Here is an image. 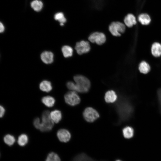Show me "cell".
Masks as SVG:
<instances>
[{"label": "cell", "mask_w": 161, "mask_h": 161, "mask_svg": "<svg viewBox=\"0 0 161 161\" xmlns=\"http://www.w3.org/2000/svg\"><path fill=\"white\" fill-rule=\"evenodd\" d=\"M64 99L67 104L72 106L78 104L80 101L76 92L72 91L68 92L65 94Z\"/></svg>", "instance_id": "4"}, {"label": "cell", "mask_w": 161, "mask_h": 161, "mask_svg": "<svg viewBox=\"0 0 161 161\" xmlns=\"http://www.w3.org/2000/svg\"><path fill=\"white\" fill-rule=\"evenodd\" d=\"M41 58L45 64H50L53 61L54 55L51 52L45 51L41 53Z\"/></svg>", "instance_id": "9"}, {"label": "cell", "mask_w": 161, "mask_h": 161, "mask_svg": "<svg viewBox=\"0 0 161 161\" xmlns=\"http://www.w3.org/2000/svg\"><path fill=\"white\" fill-rule=\"evenodd\" d=\"M47 159L51 161H61V160L58 155L54 152L50 153L48 155Z\"/></svg>", "instance_id": "24"}, {"label": "cell", "mask_w": 161, "mask_h": 161, "mask_svg": "<svg viewBox=\"0 0 161 161\" xmlns=\"http://www.w3.org/2000/svg\"><path fill=\"white\" fill-rule=\"evenodd\" d=\"M88 39L92 43L100 45L105 42L106 37L103 33L95 32L90 34L88 37Z\"/></svg>", "instance_id": "6"}, {"label": "cell", "mask_w": 161, "mask_h": 161, "mask_svg": "<svg viewBox=\"0 0 161 161\" xmlns=\"http://www.w3.org/2000/svg\"><path fill=\"white\" fill-rule=\"evenodd\" d=\"M28 138L27 136L25 134L20 135L18 137V143L19 145L24 146L27 143Z\"/></svg>", "instance_id": "22"}, {"label": "cell", "mask_w": 161, "mask_h": 161, "mask_svg": "<svg viewBox=\"0 0 161 161\" xmlns=\"http://www.w3.org/2000/svg\"><path fill=\"white\" fill-rule=\"evenodd\" d=\"M85 120L89 122H93L99 117L98 112L95 109L91 107L86 108L83 114Z\"/></svg>", "instance_id": "5"}, {"label": "cell", "mask_w": 161, "mask_h": 161, "mask_svg": "<svg viewBox=\"0 0 161 161\" xmlns=\"http://www.w3.org/2000/svg\"><path fill=\"white\" fill-rule=\"evenodd\" d=\"M123 132L124 137L126 138H130L133 135V130L130 127L128 126L125 128L123 129Z\"/></svg>", "instance_id": "21"}, {"label": "cell", "mask_w": 161, "mask_h": 161, "mask_svg": "<svg viewBox=\"0 0 161 161\" xmlns=\"http://www.w3.org/2000/svg\"><path fill=\"white\" fill-rule=\"evenodd\" d=\"M76 86V92L81 93L87 92L90 87V83L86 77L77 75L74 77Z\"/></svg>", "instance_id": "1"}, {"label": "cell", "mask_w": 161, "mask_h": 161, "mask_svg": "<svg viewBox=\"0 0 161 161\" xmlns=\"http://www.w3.org/2000/svg\"><path fill=\"white\" fill-rule=\"evenodd\" d=\"M126 28L125 25L119 21L112 22L109 27L111 33L115 36H120L122 33L124 32Z\"/></svg>", "instance_id": "3"}, {"label": "cell", "mask_w": 161, "mask_h": 161, "mask_svg": "<svg viewBox=\"0 0 161 161\" xmlns=\"http://www.w3.org/2000/svg\"><path fill=\"white\" fill-rule=\"evenodd\" d=\"M5 29V26L1 22L0 23V32L1 33L3 32Z\"/></svg>", "instance_id": "27"}, {"label": "cell", "mask_w": 161, "mask_h": 161, "mask_svg": "<svg viewBox=\"0 0 161 161\" xmlns=\"http://www.w3.org/2000/svg\"><path fill=\"white\" fill-rule=\"evenodd\" d=\"M124 24L128 27H131L136 24L137 21L135 16L133 14H127L124 19Z\"/></svg>", "instance_id": "11"}, {"label": "cell", "mask_w": 161, "mask_h": 161, "mask_svg": "<svg viewBox=\"0 0 161 161\" xmlns=\"http://www.w3.org/2000/svg\"><path fill=\"white\" fill-rule=\"evenodd\" d=\"M151 52L153 56L159 57L161 56V44L158 42H154L151 45Z\"/></svg>", "instance_id": "10"}, {"label": "cell", "mask_w": 161, "mask_h": 161, "mask_svg": "<svg viewBox=\"0 0 161 161\" xmlns=\"http://www.w3.org/2000/svg\"><path fill=\"white\" fill-rule=\"evenodd\" d=\"M117 98V95L113 90H109L105 94V99L107 103H113L115 101Z\"/></svg>", "instance_id": "15"}, {"label": "cell", "mask_w": 161, "mask_h": 161, "mask_svg": "<svg viewBox=\"0 0 161 161\" xmlns=\"http://www.w3.org/2000/svg\"><path fill=\"white\" fill-rule=\"evenodd\" d=\"M50 116L54 122L58 123L62 118V114L60 111L55 110L50 113Z\"/></svg>", "instance_id": "17"}, {"label": "cell", "mask_w": 161, "mask_h": 161, "mask_svg": "<svg viewBox=\"0 0 161 161\" xmlns=\"http://www.w3.org/2000/svg\"><path fill=\"white\" fill-rule=\"evenodd\" d=\"M116 161H121V160H116Z\"/></svg>", "instance_id": "30"}, {"label": "cell", "mask_w": 161, "mask_h": 161, "mask_svg": "<svg viewBox=\"0 0 161 161\" xmlns=\"http://www.w3.org/2000/svg\"><path fill=\"white\" fill-rule=\"evenodd\" d=\"M139 21L143 25H147L149 24L151 21V18L147 14L143 13L140 14L138 18Z\"/></svg>", "instance_id": "14"}, {"label": "cell", "mask_w": 161, "mask_h": 161, "mask_svg": "<svg viewBox=\"0 0 161 161\" xmlns=\"http://www.w3.org/2000/svg\"><path fill=\"white\" fill-rule=\"evenodd\" d=\"M46 161H51L47 158L46 160Z\"/></svg>", "instance_id": "29"}, {"label": "cell", "mask_w": 161, "mask_h": 161, "mask_svg": "<svg viewBox=\"0 0 161 161\" xmlns=\"http://www.w3.org/2000/svg\"><path fill=\"white\" fill-rule=\"evenodd\" d=\"M39 88L43 92H49L52 89L51 83L49 81L43 80L40 83Z\"/></svg>", "instance_id": "16"}, {"label": "cell", "mask_w": 161, "mask_h": 161, "mask_svg": "<svg viewBox=\"0 0 161 161\" xmlns=\"http://www.w3.org/2000/svg\"><path fill=\"white\" fill-rule=\"evenodd\" d=\"M75 48L78 54L82 55L89 52L91 47L88 41L83 40L77 42Z\"/></svg>", "instance_id": "7"}, {"label": "cell", "mask_w": 161, "mask_h": 161, "mask_svg": "<svg viewBox=\"0 0 161 161\" xmlns=\"http://www.w3.org/2000/svg\"><path fill=\"white\" fill-rule=\"evenodd\" d=\"M41 120L38 129L43 132L50 131L53 126L54 122L51 118L50 112L46 110L43 112Z\"/></svg>", "instance_id": "2"}, {"label": "cell", "mask_w": 161, "mask_h": 161, "mask_svg": "<svg viewBox=\"0 0 161 161\" xmlns=\"http://www.w3.org/2000/svg\"><path fill=\"white\" fill-rule=\"evenodd\" d=\"M138 69L141 73L146 74L150 72L151 67L148 62L145 61H142L139 65Z\"/></svg>", "instance_id": "13"}, {"label": "cell", "mask_w": 161, "mask_h": 161, "mask_svg": "<svg viewBox=\"0 0 161 161\" xmlns=\"http://www.w3.org/2000/svg\"><path fill=\"white\" fill-rule=\"evenodd\" d=\"M4 140L5 143L10 146L12 145L14 143L15 141V139L13 136L8 134L4 137Z\"/></svg>", "instance_id": "23"}, {"label": "cell", "mask_w": 161, "mask_h": 161, "mask_svg": "<svg viewBox=\"0 0 161 161\" xmlns=\"http://www.w3.org/2000/svg\"><path fill=\"white\" fill-rule=\"evenodd\" d=\"M61 51L64 57L68 58L72 56L73 53V49L72 47L68 45L63 46Z\"/></svg>", "instance_id": "19"}, {"label": "cell", "mask_w": 161, "mask_h": 161, "mask_svg": "<svg viewBox=\"0 0 161 161\" xmlns=\"http://www.w3.org/2000/svg\"><path fill=\"white\" fill-rule=\"evenodd\" d=\"M54 19L58 21L60 24H64L66 21V19L65 17L64 14L62 12H58L54 14Z\"/></svg>", "instance_id": "20"}, {"label": "cell", "mask_w": 161, "mask_h": 161, "mask_svg": "<svg viewBox=\"0 0 161 161\" xmlns=\"http://www.w3.org/2000/svg\"><path fill=\"white\" fill-rule=\"evenodd\" d=\"M41 101L46 106L50 107L54 105L55 102V100L52 96H47L42 97Z\"/></svg>", "instance_id": "18"}, {"label": "cell", "mask_w": 161, "mask_h": 161, "mask_svg": "<svg viewBox=\"0 0 161 161\" xmlns=\"http://www.w3.org/2000/svg\"><path fill=\"white\" fill-rule=\"evenodd\" d=\"M94 3L98 6V5H100L102 2L103 0H92Z\"/></svg>", "instance_id": "28"}, {"label": "cell", "mask_w": 161, "mask_h": 161, "mask_svg": "<svg viewBox=\"0 0 161 161\" xmlns=\"http://www.w3.org/2000/svg\"><path fill=\"white\" fill-rule=\"evenodd\" d=\"M31 8L35 12H40L44 7L43 2L40 0H33L30 3Z\"/></svg>", "instance_id": "12"}, {"label": "cell", "mask_w": 161, "mask_h": 161, "mask_svg": "<svg viewBox=\"0 0 161 161\" xmlns=\"http://www.w3.org/2000/svg\"><path fill=\"white\" fill-rule=\"evenodd\" d=\"M0 115L1 117H3L4 115V114L5 112V109L1 105L0 106Z\"/></svg>", "instance_id": "26"}, {"label": "cell", "mask_w": 161, "mask_h": 161, "mask_svg": "<svg viewBox=\"0 0 161 161\" xmlns=\"http://www.w3.org/2000/svg\"><path fill=\"white\" fill-rule=\"evenodd\" d=\"M57 136L60 141L64 142L68 141L71 138V134L69 132L64 129L59 130L57 132Z\"/></svg>", "instance_id": "8"}, {"label": "cell", "mask_w": 161, "mask_h": 161, "mask_svg": "<svg viewBox=\"0 0 161 161\" xmlns=\"http://www.w3.org/2000/svg\"><path fill=\"white\" fill-rule=\"evenodd\" d=\"M67 88L71 91L76 92V86L75 83L72 81H69L66 83Z\"/></svg>", "instance_id": "25"}]
</instances>
